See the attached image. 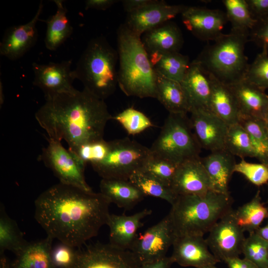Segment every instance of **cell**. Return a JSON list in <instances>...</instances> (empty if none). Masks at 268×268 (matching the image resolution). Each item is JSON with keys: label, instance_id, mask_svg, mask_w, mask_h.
I'll list each match as a JSON object with an SVG mask.
<instances>
[{"label": "cell", "instance_id": "25", "mask_svg": "<svg viewBox=\"0 0 268 268\" xmlns=\"http://www.w3.org/2000/svg\"><path fill=\"white\" fill-rule=\"evenodd\" d=\"M209 75L212 84L210 111L228 126L238 123L240 113L231 90L227 85Z\"/></svg>", "mask_w": 268, "mask_h": 268}, {"label": "cell", "instance_id": "51", "mask_svg": "<svg viewBox=\"0 0 268 268\" xmlns=\"http://www.w3.org/2000/svg\"><path fill=\"white\" fill-rule=\"evenodd\" d=\"M0 268H12L11 262L4 254L0 255Z\"/></svg>", "mask_w": 268, "mask_h": 268}, {"label": "cell", "instance_id": "20", "mask_svg": "<svg viewBox=\"0 0 268 268\" xmlns=\"http://www.w3.org/2000/svg\"><path fill=\"white\" fill-rule=\"evenodd\" d=\"M181 83L188 98L190 113L194 109L210 111L211 79L209 73L199 63L195 60L191 63Z\"/></svg>", "mask_w": 268, "mask_h": 268}, {"label": "cell", "instance_id": "29", "mask_svg": "<svg viewBox=\"0 0 268 268\" xmlns=\"http://www.w3.org/2000/svg\"><path fill=\"white\" fill-rule=\"evenodd\" d=\"M57 10L45 22L47 29L45 38V46L50 51L58 49L71 35L73 31L67 16V10L62 0H55Z\"/></svg>", "mask_w": 268, "mask_h": 268}, {"label": "cell", "instance_id": "47", "mask_svg": "<svg viewBox=\"0 0 268 268\" xmlns=\"http://www.w3.org/2000/svg\"><path fill=\"white\" fill-rule=\"evenodd\" d=\"M117 0H87L85 1V8L105 10L117 2Z\"/></svg>", "mask_w": 268, "mask_h": 268}, {"label": "cell", "instance_id": "6", "mask_svg": "<svg viewBox=\"0 0 268 268\" xmlns=\"http://www.w3.org/2000/svg\"><path fill=\"white\" fill-rule=\"evenodd\" d=\"M249 34L231 31L207 46L195 60L221 82L230 85L244 78L249 64L245 47Z\"/></svg>", "mask_w": 268, "mask_h": 268}, {"label": "cell", "instance_id": "34", "mask_svg": "<svg viewBox=\"0 0 268 268\" xmlns=\"http://www.w3.org/2000/svg\"><path fill=\"white\" fill-rule=\"evenodd\" d=\"M240 124L248 134L256 153L261 163L268 161V132L263 120L250 117L240 118Z\"/></svg>", "mask_w": 268, "mask_h": 268}, {"label": "cell", "instance_id": "28", "mask_svg": "<svg viewBox=\"0 0 268 268\" xmlns=\"http://www.w3.org/2000/svg\"><path fill=\"white\" fill-rule=\"evenodd\" d=\"M53 239L47 236L42 240L28 243L17 255L12 268H53L51 251Z\"/></svg>", "mask_w": 268, "mask_h": 268}, {"label": "cell", "instance_id": "23", "mask_svg": "<svg viewBox=\"0 0 268 268\" xmlns=\"http://www.w3.org/2000/svg\"><path fill=\"white\" fill-rule=\"evenodd\" d=\"M234 156L224 149L210 152L207 156L201 157L210 179L212 191L230 196L229 184L236 163Z\"/></svg>", "mask_w": 268, "mask_h": 268}, {"label": "cell", "instance_id": "41", "mask_svg": "<svg viewBox=\"0 0 268 268\" xmlns=\"http://www.w3.org/2000/svg\"><path fill=\"white\" fill-rule=\"evenodd\" d=\"M110 147L109 141L103 138L83 144L74 150V153L86 165H91L103 160L107 156Z\"/></svg>", "mask_w": 268, "mask_h": 268}, {"label": "cell", "instance_id": "39", "mask_svg": "<svg viewBox=\"0 0 268 268\" xmlns=\"http://www.w3.org/2000/svg\"><path fill=\"white\" fill-rule=\"evenodd\" d=\"M119 123L129 134H139L147 128L154 126L150 119L142 112L129 107L112 117Z\"/></svg>", "mask_w": 268, "mask_h": 268}, {"label": "cell", "instance_id": "8", "mask_svg": "<svg viewBox=\"0 0 268 268\" xmlns=\"http://www.w3.org/2000/svg\"><path fill=\"white\" fill-rule=\"evenodd\" d=\"M108 153L101 161L91 165L102 179L129 180L140 171L151 155L148 148L129 138L109 141Z\"/></svg>", "mask_w": 268, "mask_h": 268}, {"label": "cell", "instance_id": "33", "mask_svg": "<svg viewBox=\"0 0 268 268\" xmlns=\"http://www.w3.org/2000/svg\"><path fill=\"white\" fill-rule=\"evenodd\" d=\"M222 3L231 24V31L249 34L257 20L252 15L246 0H223Z\"/></svg>", "mask_w": 268, "mask_h": 268}, {"label": "cell", "instance_id": "12", "mask_svg": "<svg viewBox=\"0 0 268 268\" xmlns=\"http://www.w3.org/2000/svg\"><path fill=\"white\" fill-rule=\"evenodd\" d=\"M140 265L130 250L117 248L109 243H96L79 248L73 268H138Z\"/></svg>", "mask_w": 268, "mask_h": 268}, {"label": "cell", "instance_id": "5", "mask_svg": "<svg viewBox=\"0 0 268 268\" xmlns=\"http://www.w3.org/2000/svg\"><path fill=\"white\" fill-rule=\"evenodd\" d=\"M118 61L117 50L105 37L92 38L73 70L75 78L82 83L84 89L105 100L114 94L118 85Z\"/></svg>", "mask_w": 268, "mask_h": 268}, {"label": "cell", "instance_id": "21", "mask_svg": "<svg viewBox=\"0 0 268 268\" xmlns=\"http://www.w3.org/2000/svg\"><path fill=\"white\" fill-rule=\"evenodd\" d=\"M152 210L144 209L130 215L110 214L106 225L109 228V243L124 250H130L143 226L142 219Z\"/></svg>", "mask_w": 268, "mask_h": 268}, {"label": "cell", "instance_id": "32", "mask_svg": "<svg viewBox=\"0 0 268 268\" xmlns=\"http://www.w3.org/2000/svg\"><path fill=\"white\" fill-rule=\"evenodd\" d=\"M27 242L16 221L7 214L4 205H0V255L9 251L15 255L27 245Z\"/></svg>", "mask_w": 268, "mask_h": 268}, {"label": "cell", "instance_id": "2", "mask_svg": "<svg viewBox=\"0 0 268 268\" xmlns=\"http://www.w3.org/2000/svg\"><path fill=\"white\" fill-rule=\"evenodd\" d=\"M35 117L49 138L66 141L70 150L103 138L106 124L112 118L104 100L84 89L46 99Z\"/></svg>", "mask_w": 268, "mask_h": 268}, {"label": "cell", "instance_id": "13", "mask_svg": "<svg viewBox=\"0 0 268 268\" xmlns=\"http://www.w3.org/2000/svg\"><path fill=\"white\" fill-rule=\"evenodd\" d=\"M71 66V60L47 64L33 63V85L42 91L45 99L61 93L71 91L75 89L72 83L75 79Z\"/></svg>", "mask_w": 268, "mask_h": 268}, {"label": "cell", "instance_id": "52", "mask_svg": "<svg viewBox=\"0 0 268 268\" xmlns=\"http://www.w3.org/2000/svg\"><path fill=\"white\" fill-rule=\"evenodd\" d=\"M264 121L265 122L267 131L268 132V111L267 112L266 115V116L265 117Z\"/></svg>", "mask_w": 268, "mask_h": 268}, {"label": "cell", "instance_id": "24", "mask_svg": "<svg viewBox=\"0 0 268 268\" xmlns=\"http://www.w3.org/2000/svg\"><path fill=\"white\" fill-rule=\"evenodd\" d=\"M142 42L148 55L179 52L184 40L179 27L170 21L142 35Z\"/></svg>", "mask_w": 268, "mask_h": 268}, {"label": "cell", "instance_id": "10", "mask_svg": "<svg viewBox=\"0 0 268 268\" xmlns=\"http://www.w3.org/2000/svg\"><path fill=\"white\" fill-rule=\"evenodd\" d=\"M238 225L232 209L212 227L205 239L212 254L220 261L238 257L242 253L246 237Z\"/></svg>", "mask_w": 268, "mask_h": 268}, {"label": "cell", "instance_id": "26", "mask_svg": "<svg viewBox=\"0 0 268 268\" xmlns=\"http://www.w3.org/2000/svg\"><path fill=\"white\" fill-rule=\"evenodd\" d=\"M100 193L117 206L125 209L134 207L145 197L130 180L102 179Z\"/></svg>", "mask_w": 268, "mask_h": 268}, {"label": "cell", "instance_id": "7", "mask_svg": "<svg viewBox=\"0 0 268 268\" xmlns=\"http://www.w3.org/2000/svg\"><path fill=\"white\" fill-rule=\"evenodd\" d=\"M201 149L187 114L172 113H169L150 148L153 154L177 165L200 157Z\"/></svg>", "mask_w": 268, "mask_h": 268}, {"label": "cell", "instance_id": "38", "mask_svg": "<svg viewBox=\"0 0 268 268\" xmlns=\"http://www.w3.org/2000/svg\"><path fill=\"white\" fill-rule=\"evenodd\" d=\"M242 254L259 268H268V242L255 232L245 238Z\"/></svg>", "mask_w": 268, "mask_h": 268}, {"label": "cell", "instance_id": "27", "mask_svg": "<svg viewBox=\"0 0 268 268\" xmlns=\"http://www.w3.org/2000/svg\"><path fill=\"white\" fill-rule=\"evenodd\" d=\"M156 73V98L169 113H190L188 98L181 82L166 78Z\"/></svg>", "mask_w": 268, "mask_h": 268}, {"label": "cell", "instance_id": "53", "mask_svg": "<svg viewBox=\"0 0 268 268\" xmlns=\"http://www.w3.org/2000/svg\"><path fill=\"white\" fill-rule=\"evenodd\" d=\"M201 268H217L214 265H208Z\"/></svg>", "mask_w": 268, "mask_h": 268}, {"label": "cell", "instance_id": "3", "mask_svg": "<svg viewBox=\"0 0 268 268\" xmlns=\"http://www.w3.org/2000/svg\"><path fill=\"white\" fill-rule=\"evenodd\" d=\"M118 86L128 96L156 98V73L141 37L124 23L117 31Z\"/></svg>", "mask_w": 268, "mask_h": 268}, {"label": "cell", "instance_id": "22", "mask_svg": "<svg viewBox=\"0 0 268 268\" xmlns=\"http://www.w3.org/2000/svg\"><path fill=\"white\" fill-rule=\"evenodd\" d=\"M227 85L235 97L240 117L264 120L268 111V95L265 90L244 78Z\"/></svg>", "mask_w": 268, "mask_h": 268}, {"label": "cell", "instance_id": "11", "mask_svg": "<svg viewBox=\"0 0 268 268\" xmlns=\"http://www.w3.org/2000/svg\"><path fill=\"white\" fill-rule=\"evenodd\" d=\"M175 238L167 214L159 222L137 235L130 251L141 264L152 262L166 256Z\"/></svg>", "mask_w": 268, "mask_h": 268}, {"label": "cell", "instance_id": "35", "mask_svg": "<svg viewBox=\"0 0 268 268\" xmlns=\"http://www.w3.org/2000/svg\"><path fill=\"white\" fill-rule=\"evenodd\" d=\"M129 180L144 195L159 198L172 205L177 198L170 186H167L141 171L134 173Z\"/></svg>", "mask_w": 268, "mask_h": 268}, {"label": "cell", "instance_id": "45", "mask_svg": "<svg viewBox=\"0 0 268 268\" xmlns=\"http://www.w3.org/2000/svg\"><path fill=\"white\" fill-rule=\"evenodd\" d=\"M253 17L257 21L268 16V0H246Z\"/></svg>", "mask_w": 268, "mask_h": 268}, {"label": "cell", "instance_id": "46", "mask_svg": "<svg viewBox=\"0 0 268 268\" xmlns=\"http://www.w3.org/2000/svg\"><path fill=\"white\" fill-rule=\"evenodd\" d=\"M154 0H123L122 1L125 11L131 13L152 3Z\"/></svg>", "mask_w": 268, "mask_h": 268}, {"label": "cell", "instance_id": "14", "mask_svg": "<svg viewBox=\"0 0 268 268\" xmlns=\"http://www.w3.org/2000/svg\"><path fill=\"white\" fill-rule=\"evenodd\" d=\"M187 29L201 40L215 41L223 33L228 21L226 13L219 9L199 6H187L181 13Z\"/></svg>", "mask_w": 268, "mask_h": 268}, {"label": "cell", "instance_id": "17", "mask_svg": "<svg viewBox=\"0 0 268 268\" xmlns=\"http://www.w3.org/2000/svg\"><path fill=\"white\" fill-rule=\"evenodd\" d=\"M172 246L171 257L174 263L181 266L201 268L220 262L209 250L203 236L176 237Z\"/></svg>", "mask_w": 268, "mask_h": 268}, {"label": "cell", "instance_id": "18", "mask_svg": "<svg viewBox=\"0 0 268 268\" xmlns=\"http://www.w3.org/2000/svg\"><path fill=\"white\" fill-rule=\"evenodd\" d=\"M41 1L37 10L28 22L13 26L5 31L0 43V54L10 60L22 57L35 44L38 39L36 24L43 9Z\"/></svg>", "mask_w": 268, "mask_h": 268}, {"label": "cell", "instance_id": "1", "mask_svg": "<svg viewBox=\"0 0 268 268\" xmlns=\"http://www.w3.org/2000/svg\"><path fill=\"white\" fill-rule=\"evenodd\" d=\"M34 203L35 218L48 236L80 248L106 225L111 202L100 192L59 183Z\"/></svg>", "mask_w": 268, "mask_h": 268}, {"label": "cell", "instance_id": "30", "mask_svg": "<svg viewBox=\"0 0 268 268\" xmlns=\"http://www.w3.org/2000/svg\"><path fill=\"white\" fill-rule=\"evenodd\" d=\"M149 56L157 73L179 82L184 79L191 64L189 57L179 52L154 53Z\"/></svg>", "mask_w": 268, "mask_h": 268}, {"label": "cell", "instance_id": "43", "mask_svg": "<svg viewBox=\"0 0 268 268\" xmlns=\"http://www.w3.org/2000/svg\"><path fill=\"white\" fill-rule=\"evenodd\" d=\"M78 252L79 248L61 242L52 246L51 259L53 268H73Z\"/></svg>", "mask_w": 268, "mask_h": 268}, {"label": "cell", "instance_id": "37", "mask_svg": "<svg viewBox=\"0 0 268 268\" xmlns=\"http://www.w3.org/2000/svg\"><path fill=\"white\" fill-rule=\"evenodd\" d=\"M178 166L151 153L139 171L171 187Z\"/></svg>", "mask_w": 268, "mask_h": 268}, {"label": "cell", "instance_id": "50", "mask_svg": "<svg viewBox=\"0 0 268 268\" xmlns=\"http://www.w3.org/2000/svg\"><path fill=\"white\" fill-rule=\"evenodd\" d=\"M255 233L264 240L268 242V219L266 225L263 227H259Z\"/></svg>", "mask_w": 268, "mask_h": 268}, {"label": "cell", "instance_id": "15", "mask_svg": "<svg viewBox=\"0 0 268 268\" xmlns=\"http://www.w3.org/2000/svg\"><path fill=\"white\" fill-rule=\"evenodd\" d=\"M190 113L192 129L201 148L210 152L225 149L229 126L208 110L194 109Z\"/></svg>", "mask_w": 268, "mask_h": 268}, {"label": "cell", "instance_id": "44", "mask_svg": "<svg viewBox=\"0 0 268 268\" xmlns=\"http://www.w3.org/2000/svg\"><path fill=\"white\" fill-rule=\"evenodd\" d=\"M249 41H252L268 50V16L257 21L249 33Z\"/></svg>", "mask_w": 268, "mask_h": 268}, {"label": "cell", "instance_id": "55", "mask_svg": "<svg viewBox=\"0 0 268 268\" xmlns=\"http://www.w3.org/2000/svg\"><path fill=\"white\" fill-rule=\"evenodd\" d=\"M267 203H268V206H267V207H268V200Z\"/></svg>", "mask_w": 268, "mask_h": 268}, {"label": "cell", "instance_id": "42", "mask_svg": "<svg viewBox=\"0 0 268 268\" xmlns=\"http://www.w3.org/2000/svg\"><path fill=\"white\" fill-rule=\"evenodd\" d=\"M239 173L253 185L260 187L268 183V166L263 163L249 162L242 160L236 163L234 173Z\"/></svg>", "mask_w": 268, "mask_h": 268}, {"label": "cell", "instance_id": "16", "mask_svg": "<svg viewBox=\"0 0 268 268\" xmlns=\"http://www.w3.org/2000/svg\"><path fill=\"white\" fill-rule=\"evenodd\" d=\"M187 6L169 5L164 0H154L139 10L127 13L124 24L132 32L141 37L145 32L181 14Z\"/></svg>", "mask_w": 268, "mask_h": 268}, {"label": "cell", "instance_id": "40", "mask_svg": "<svg viewBox=\"0 0 268 268\" xmlns=\"http://www.w3.org/2000/svg\"><path fill=\"white\" fill-rule=\"evenodd\" d=\"M262 50L249 65L244 79L265 90L268 88V50Z\"/></svg>", "mask_w": 268, "mask_h": 268}, {"label": "cell", "instance_id": "54", "mask_svg": "<svg viewBox=\"0 0 268 268\" xmlns=\"http://www.w3.org/2000/svg\"><path fill=\"white\" fill-rule=\"evenodd\" d=\"M265 164L267 165L268 166V161L266 163H265Z\"/></svg>", "mask_w": 268, "mask_h": 268}, {"label": "cell", "instance_id": "49", "mask_svg": "<svg viewBox=\"0 0 268 268\" xmlns=\"http://www.w3.org/2000/svg\"><path fill=\"white\" fill-rule=\"evenodd\" d=\"M173 260L170 257H165L158 260L141 264L138 268H170Z\"/></svg>", "mask_w": 268, "mask_h": 268}, {"label": "cell", "instance_id": "36", "mask_svg": "<svg viewBox=\"0 0 268 268\" xmlns=\"http://www.w3.org/2000/svg\"><path fill=\"white\" fill-rule=\"evenodd\" d=\"M225 148L233 155L242 159L245 157L256 158L250 137L239 123L228 126Z\"/></svg>", "mask_w": 268, "mask_h": 268}, {"label": "cell", "instance_id": "19", "mask_svg": "<svg viewBox=\"0 0 268 268\" xmlns=\"http://www.w3.org/2000/svg\"><path fill=\"white\" fill-rule=\"evenodd\" d=\"M171 187L177 196L203 195L212 191L210 179L201 157L180 164Z\"/></svg>", "mask_w": 268, "mask_h": 268}, {"label": "cell", "instance_id": "4", "mask_svg": "<svg viewBox=\"0 0 268 268\" xmlns=\"http://www.w3.org/2000/svg\"><path fill=\"white\" fill-rule=\"evenodd\" d=\"M233 200L210 191L203 195L177 197L168 214L175 237L203 236L232 209Z\"/></svg>", "mask_w": 268, "mask_h": 268}, {"label": "cell", "instance_id": "9", "mask_svg": "<svg viewBox=\"0 0 268 268\" xmlns=\"http://www.w3.org/2000/svg\"><path fill=\"white\" fill-rule=\"evenodd\" d=\"M47 139L48 144L42 149L39 159L53 172L60 183L92 191L85 180L86 165L74 153L65 148L61 141Z\"/></svg>", "mask_w": 268, "mask_h": 268}, {"label": "cell", "instance_id": "31", "mask_svg": "<svg viewBox=\"0 0 268 268\" xmlns=\"http://www.w3.org/2000/svg\"><path fill=\"white\" fill-rule=\"evenodd\" d=\"M234 216L244 232H255L264 220L268 218V208L262 202L260 191H258L249 201L234 210Z\"/></svg>", "mask_w": 268, "mask_h": 268}, {"label": "cell", "instance_id": "48", "mask_svg": "<svg viewBox=\"0 0 268 268\" xmlns=\"http://www.w3.org/2000/svg\"><path fill=\"white\" fill-rule=\"evenodd\" d=\"M224 262L228 268H259L249 260L239 257L227 259Z\"/></svg>", "mask_w": 268, "mask_h": 268}]
</instances>
